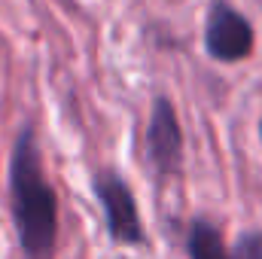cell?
Here are the masks:
<instances>
[{
  "label": "cell",
  "mask_w": 262,
  "mask_h": 259,
  "mask_svg": "<svg viewBox=\"0 0 262 259\" xmlns=\"http://www.w3.org/2000/svg\"><path fill=\"white\" fill-rule=\"evenodd\" d=\"M143 153L146 162L156 174L168 177L177 174L183 165V131L177 122L174 104L162 95L152 101V113H149V125H146V140H143Z\"/></svg>",
  "instance_id": "cell-4"
},
{
  "label": "cell",
  "mask_w": 262,
  "mask_h": 259,
  "mask_svg": "<svg viewBox=\"0 0 262 259\" xmlns=\"http://www.w3.org/2000/svg\"><path fill=\"white\" fill-rule=\"evenodd\" d=\"M204 49L210 58L226 64L244 61L253 52V25L229 0H210L204 21Z\"/></svg>",
  "instance_id": "cell-2"
},
{
  "label": "cell",
  "mask_w": 262,
  "mask_h": 259,
  "mask_svg": "<svg viewBox=\"0 0 262 259\" xmlns=\"http://www.w3.org/2000/svg\"><path fill=\"white\" fill-rule=\"evenodd\" d=\"M9 201L25 259H52L58 241V195L43 174L34 128L18 131L9 156Z\"/></svg>",
  "instance_id": "cell-1"
},
{
  "label": "cell",
  "mask_w": 262,
  "mask_h": 259,
  "mask_svg": "<svg viewBox=\"0 0 262 259\" xmlns=\"http://www.w3.org/2000/svg\"><path fill=\"white\" fill-rule=\"evenodd\" d=\"M95 195L104 207L110 238L116 244H143V223L137 213V201L131 195L128 183L116 171H98L95 174Z\"/></svg>",
  "instance_id": "cell-3"
},
{
  "label": "cell",
  "mask_w": 262,
  "mask_h": 259,
  "mask_svg": "<svg viewBox=\"0 0 262 259\" xmlns=\"http://www.w3.org/2000/svg\"><path fill=\"white\" fill-rule=\"evenodd\" d=\"M229 259H262V232H244L229 250Z\"/></svg>",
  "instance_id": "cell-6"
},
{
  "label": "cell",
  "mask_w": 262,
  "mask_h": 259,
  "mask_svg": "<svg viewBox=\"0 0 262 259\" xmlns=\"http://www.w3.org/2000/svg\"><path fill=\"white\" fill-rule=\"evenodd\" d=\"M189 259H229V247L210 220H195L189 226Z\"/></svg>",
  "instance_id": "cell-5"
},
{
  "label": "cell",
  "mask_w": 262,
  "mask_h": 259,
  "mask_svg": "<svg viewBox=\"0 0 262 259\" xmlns=\"http://www.w3.org/2000/svg\"><path fill=\"white\" fill-rule=\"evenodd\" d=\"M259 131H262V125H259Z\"/></svg>",
  "instance_id": "cell-7"
}]
</instances>
